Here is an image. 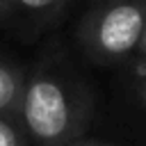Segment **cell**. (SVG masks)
Wrapping results in <instances>:
<instances>
[{
    "label": "cell",
    "mask_w": 146,
    "mask_h": 146,
    "mask_svg": "<svg viewBox=\"0 0 146 146\" xmlns=\"http://www.w3.org/2000/svg\"><path fill=\"white\" fill-rule=\"evenodd\" d=\"M94 2H98V0H94Z\"/></svg>",
    "instance_id": "9"
},
{
    "label": "cell",
    "mask_w": 146,
    "mask_h": 146,
    "mask_svg": "<svg viewBox=\"0 0 146 146\" xmlns=\"http://www.w3.org/2000/svg\"><path fill=\"white\" fill-rule=\"evenodd\" d=\"M137 98H139L141 107L146 110V71H144V75H141V80H139V87H137Z\"/></svg>",
    "instance_id": "7"
},
{
    "label": "cell",
    "mask_w": 146,
    "mask_h": 146,
    "mask_svg": "<svg viewBox=\"0 0 146 146\" xmlns=\"http://www.w3.org/2000/svg\"><path fill=\"white\" fill-rule=\"evenodd\" d=\"M132 59L141 66V71H146V27H144V36H141L139 48H137V52H135V57H132Z\"/></svg>",
    "instance_id": "6"
},
{
    "label": "cell",
    "mask_w": 146,
    "mask_h": 146,
    "mask_svg": "<svg viewBox=\"0 0 146 146\" xmlns=\"http://www.w3.org/2000/svg\"><path fill=\"white\" fill-rule=\"evenodd\" d=\"M0 146H32V144L14 119L0 114Z\"/></svg>",
    "instance_id": "5"
},
{
    "label": "cell",
    "mask_w": 146,
    "mask_h": 146,
    "mask_svg": "<svg viewBox=\"0 0 146 146\" xmlns=\"http://www.w3.org/2000/svg\"><path fill=\"white\" fill-rule=\"evenodd\" d=\"M71 146H114V144H105V141H96V139L82 137V139H78L75 144H71Z\"/></svg>",
    "instance_id": "8"
},
{
    "label": "cell",
    "mask_w": 146,
    "mask_h": 146,
    "mask_svg": "<svg viewBox=\"0 0 146 146\" xmlns=\"http://www.w3.org/2000/svg\"><path fill=\"white\" fill-rule=\"evenodd\" d=\"M27 73L14 62L0 59V114L16 121Z\"/></svg>",
    "instance_id": "4"
},
{
    "label": "cell",
    "mask_w": 146,
    "mask_h": 146,
    "mask_svg": "<svg viewBox=\"0 0 146 146\" xmlns=\"http://www.w3.org/2000/svg\"><path fill=\"white\" fill-rule=\"evenodd\" d=\"M66 5L68 0H0V25L46 23Z\"/></svg>",
    "instance_id": "3"
},
{
    "label": "cell",
    "mask_w": 146,
    "mask_h": 146,
    "mask_svg": "<svg viewBox=\"0 0 146 146\" xmlns=\"http://www.w3.org/2000/svg\"><path fill=\"white\" fill-rule=\"evenodd\" d=\"M91 96L73 75L55 66H36L25 78L16 123L32 146H71L84 137Z\"/></svg>",
    "instance_id": "1"
},
{
    "label": "cell",
    "mask_w": 146,
    "mask_h": 146,
    "mask_svg": "<svg viewBox=\"0 0 146 146\" xmlns=\"http://www.w3.org/2000/svg\"><path fill=\"white\" fill-rule=\"evenodd\" d=\"M146 27V0H98L78 25L82 52L112 66L132 59Z\"/></svg>",
    "instance_id": "2"
}]
</instances>
